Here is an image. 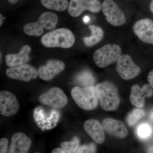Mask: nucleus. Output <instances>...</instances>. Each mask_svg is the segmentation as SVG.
<instances>
[{
	"mask_svg": "<svg viewBox=\"0 0 153 153\" xmlns=\"http://www.w3.org/2000/svg\"><path fill=\"white\" fill-rule=\"evenodd\" d=\"M8 1L10 4H13L16 3L19 1V0H8Z\"/></svg>",
	"mask_w": 153,
	"mask_h": 153,
	"instance_id": "30",
	"label": "nucleus"
},
{
	"mask_svg": "<svg viewBox=\"0 0 153 153\" xmlns=\"http://www.w3.org/2000/svg\"><path fill=\"white\" fill-rule=\"evenodd\" d=\"M150 10L153 13V0L151 3L150 5Z\"/></svg>",
	"mask_w": 153,
	"mask_h": 153,
	"instance_id": "31",
	"label": "nucleus"
},
{
	"mask_svg": "<svg viewBox=\"0 0 153 153\" xmlns=\"http://www.w3.org/2000/svg\"><path fill=\"white\" fill-rule=\"evenodd\" d=\"M76 81L79 85L84 87L93 86L95 79L90 71L85 70L80 72L76 76Z\"/></svg>",
	"mask_w": 153,
	"mask_h": 153,
	"instance_id": "21",
	"label": "nucleus"
},
{
	"mask_svg": "<svg viewBox=\"0 0 153 153\" xmlns=\"http://www.w3.org/2000/svg\"><path fill=\"white\" fill-rule=\"evenodd\" d=\"M83 127L86 132L96 143L101 144L104 142V128L98 120H88L85 121Z\"/></svg>",
	"mask_w": 153,
	"mask_h": 153,
	"instance_id": "15",
	"label": "nucleus"
},
{
	"mask_svg": "<svg viewBox=\"0 0 153 153\" xmlns=\"http://www.w3.org/2000/svg\"><path fill=\"white\" fill-rule=\"evenodd\" d=\"M19 105L16 96L8 91L0 92V113L6 117H11L16 114Z\"/></svg>",
	"mask_w": 153,
	"mask_h": 153,
	"instance_id": "11",
	"label": "nucleus"
},
{
	"mask_svg": "<svg viewBox=\"0 0 153 153\" xmlns=\"http://www.w3.org/2000/svg\"><path fill=\"white\" fill-rule=\"evenodd\" d=\"M152 128L147 123H143L140 125L138 127V136L142 139L146 140L150 137L152 133Z\"/></svg>",
	"mask_w": 153,
	"mask_h": 153,
	"instance_id": "24",
	"label": "nucleus"
},
{
	"mask_svg": "<svg viewBox=\"0 0 153 153\" xmlns=\"http://www.w3.org/2000/svg\"><path fill=\"white\" fill-rule=\"evenodd\" d=\"M52 153H66L62 148H55L52 150Z\"/></svg>",
	"mask_w": 153,
	"mask_h": 153,
	"instance_id": "29",
	"label": "nucleus"
},
{
	"mask_svg": "<svg viewBox=\"0 0 153 153\" xmlns=\"http://www.w3.org/2000/svg\"><path fill=\"white\" fill-rule=\"evenodd\" d=\"M31 48L25 45L17 54H10L5 57L6 63L9 67H16L26 64L30 60Z\"/></svg>",
	"mask_w": 153,
	"mask_h": 153,
	"instance_id": "16",
	"label": "nucleus"
},
{
	"mask_svg": "<svg viewBox=\"0 0 153 153\" xmlns=\"http://www.w3.org/2000/svg\"><path fill=\"white\" fill-rule=\"evenodd\" d=\"M116 69L122 79L128 80L139 75L141 68L133 61L130 55H121L117 61Z\"/></svg>",
	"mask_w": 153,
	"mask_h": 153,
	"instance_id": "7",
	"label": "nucleus"
},
{
	"mask_svg": "<svg viewBox=\"0 0 153 153\" xmlns=\"http://www.w3.org/2000/svg\"><path fill=\"white\" fill-rule=\"evenodd\" d=\"M1 25H2L3 22V19H4V18H3L2 15L1 14Z\"/></svg>",
	"mask_w": 153,
	"mask_h": 153,
	"instance_id": "35",
	"label": "nucleus"
},
{
	"mask_svg": "<svg viewBox=\"0 0 153 153\" xmlns=\"http://www.w3.org/2000/svg\"><path fill=\"white\" fill-rule=\"evenodd\" d=\"M102 8L99 0H71L68 7V12L70 16L77 17L85 10L97 13Z\"/></svg>",
	"mask_w": 153,
	"mask_h": 153,
	"instance_id": "9",
	"label": "nucleus"
},
{
	"mask_svg": "<svg viewBox=\"0 0 153 153\" xmlns=\"http://www.w3.org/2000/svg\"><path fill=\"white\" fill-rule=\"evenodd\" d=\"M89 19L88 16H85V18H84V22H88L89 21Z\"/></svg>",
	"mask_w": 153,
	"mask_h": 153,
	"instance_id": "34",
	"label": "nucleus"
},
{
	"mask_svg": "<svg viewBox=\"0 0 153 153\" xmlns=\"http://www.w3.org/2000/svg\"><path fill=\"white\" fill-rule=\"evenodd\" d=\"M141 89L145 97H150L153 95V91L150 85L146 84L143 86Z\"/></svg>",
	"mask_w": 153,
	"mask_h": 153,
	"instance_id": "27",
	"label": "nucleus"
},
{
	"mask_svg": "<svg viewBox=\"0 0 153 153\" xmlns=\"http://www.w3.org/2000/svg\"><path fill=\"white\" fill-rule=\"evenodd\" d=\"M133 31L140 40L144 43L153 44V22L150 19H141L136 22Z\"/></svg>",
	"mask_w": 153,
	"mask_h": 153,
	"instance_id": "12",
	"label": "nucleus"
},
{
	"mask_svg": "<svg viewBox=\"0 0 153 153\" xmlns=\"http://www.w3.org/2000/svg\"><path fill=\"white\" fill-rule=\"evenodd\" d=\"M58 18L52 12H45L40 16L37 22L30 23L25 25L24 31L30 36H40L44 33V29L52 30L57 26Z\"/></svg>",
	"mask_w": 153,
	"mask_h": 153,
	"instance_id": "4",
	"label": "nucleus"
},
{
	"mask_svg": "<svg viewBox=\"0 0 153 153\" xmlns=\"http://www.w3.org/2000/svg\"><path fill=\"white\" fill-rule=\"evenodd\" d=\"M32 145V141L25 134L21 132L14 133L11 138L8 153H27Z\"/></svg>",
	"mask_w": 153,
	"mask_h": 153,
	"instance_id": "14",
	"label": "nucleus"
},
{
	"mask_svg": "<svg viewBox=\"0 0 153 153\" xmlns=\"http://www.w3.org/2000/svg\"><path fill=\"white\" fill-rule=\"evenodd\" d=\"M65 65L60 60H48L45 66H41L38 69V75L43 80H51L64 70Z\"/></svg>",
	"mask_w": 153,
	"mask_h": 153,
	"instance_id": "13",
	"label": "nucleus"
},
{
	"mask_svg": "<svg viewBox=\"0 0 153 153\" xmlns=\"http://www.w3.org/2000/svg\"><path fill=\"white\" fill-rule=\"evenodd\" d=\"M102 124L108 132L115 137L123 138L127 135V129L120 121L107 118L103 120Z\"/></svg>",
	"mask_w": 153,
	"mask_h": 153,
	"instance_id": "17",
	"label": "nucleus"
},
{
	"mask_svg": "<svg viewBox=\"0 0 153 153\" xmlns=\"http://www.w3.org/2000/svg\"><path fill=\"white\" fill-rule=\"evenodd\" d=\"M75 37L71 30L66 28L56 29L42 36L41 42L48 48L60 47L68 49L73 46Z\"/></svg>",
	"mask_w": 153,
	"mask_h": 153,
	"instance_id": "2",
	"label": "nucleus"
},
{
	"mask_svg": "<svg viewBox=\"0 0 153 153\" xmlns=\"http://www.w3.org/2000/svg\"><path fill=\"white\" fill-rule=\"evenodd\" d=\"M71 95L77 105L85 110H91L98 105L99 100L94 86L74 87L71 91Z\"/></svg>",
	"mask_w": 153,
	"mask_h": 153,
	"instance_id": "3",
	"label": "nucleus"
},
{
	"mask_svg": "<svg viewBox=\"0 0 153 153\" xmlns=\"http://www.w3.org/2000/svg\"><path fill=\"white\" fill-rule=\"evenodd\" d=\"M79 146V140L77 137H75L71 141L62 143L61 147L66 153H77Z\"/></svg>",
	"mask_w": 153,
	"mask_h": 153,
	"instance_id": "22",
	"label": "nucleus"
},
{
	"mask_svg": "<svg viewBox=\"0 0 153 153\" xmlns=\"http://www.w3.org/2000/svg\"><path fill=\"white\" fill-rule=\"evenodd\" d=\"M121 54L122 49L119 45L106 44L94 52V60L98 67L105 68L117 61Z\"/></svg>",
	"mask_w": 153,
	"mask_h": 153,
	"instance_id": "5",
	"label": "nucleus"
},
{
	"mask_svg": "<svg viewBox=\"0 0 153 153\" xmlns=\"http://www.w3.org/2000/svg\"><path fill=\"white\" fill-rule=\"evenodd\" d=\"M145 96L139 85H134L131 87L130 96L131 103L137 107H143L145 105Z\"/></svg>",
	"mask_w": 153,
	"mask_h": 153,
	"instance_id": "19",
	"label": "nucleus"
},
{
	"mask_svg": "<svg viewBox=\"0 0 153 153\" xmlns=\"http://www.w3.org/2000/svg\"><path fill=\"white\" fill-rule=\"evenodd\" d=\"M148 153H153V147L152 146L149 148L148 150Z\"/></svg>",
	"mask_w": 153,
	"mask_h": 153,
	"instance_id": "33",
	"label": "nucleus"
},
{
	"mask_svg": "<svg viewBox=\"0 0 153 153\" xmlns=\"http://www.w3.org/2000/svg\"><path fill=\"white\" fill-rule=\"evenodd\" d=\"M89 29L91 32V36L83 38V43L88 47H92L97 44L104 37V32L100 27L90 25Z\"/></svg>",
	"mask_w": 153,
	"mask_h": 153,
	"instance_id": "18",
	"label": "nucleus"
},
{
	"mask_svg": "<svg viewBox=\"0 0 153 153\" xmlns=\"http://www.w3.org/2000/svg\"><path fill=\"white\" fill-rule=\"evenodd\" d=\"M41 3L47 9L57 11L65 10L69 5L68 0H41Z\"/></svg>",
	"mask_w": 153,
	"mask_h": 153,
	"instance_id": "20",
	"label": "nucleus"
},
{
	"mask_svg": "<svg viewBox=\"0 0 153 153\" xmlns=\"http://www.w3.org/2000/svg\"><path fill=\"white\" fill-rule=\"evenodd\" d=\"M96 146L93 143L88 145H83L79 147L77 153H95L96 151Z\"/></svg>",
	"mask_w": 153,
	"mask_h": 153,
	"instance_id": "25",
	"label": "nucleus"
},
{
	"mask_svg": "<svg viewBox=\"0 0 153 153\" xmlns=\"http://www.w3.org/2000/svg\"><path fill=\"white\" fill-rule=\"evenodd\" d=\"M148 81L151 86L153 88V70L149 73L148 75Z\"/></svg>",
	"mask_w": 153,
	"mask_h": 153,
	"instance_id": "28",
	"label": "nucleus"
},
{
	"mask_svg": "<svg viewBox=\"0 0 153 153\" xmlns=\"http://www.w3.org/2000/svg\"><path fill=\"white\" fill-rule=\"evenodd\" d=\"M149 118L152 121H153V110L152 111L150 114Z\"/></svg>",
	"mask_w": 153,
	"mask_h": 153,
	"instance_id": "32",
	"label": "nucleus"
},
{
	"mask_svg": "<svg viewBox=\"0 0 153 153\" xmlns=\"http://www.w3.org/2000/svg\"><path fill=\"white\" fill-rule=\"evenodd\" d=\"M95 88L102 109L106 111H113L117 109L120 100L117 88L114 84L106 81L99 83Z\"/></svg>",
	"mask_w": 153,
	"mask_h": 153,
	"instance_id": "1",
	"label": "nucleus"
},
{
	"mask_svg": "<svg viewBox=\"0 0 153 153\" xmlns=\"http://www.w3.org/2000/svg\"><path fill=\"white\" fill-rule=\"evenodd\" d=\"M39 100L42 104L56 108L64 107L68 102L66 94L58 87L52 88L47 92L41 94Z\"/></svg>",
	"mask_w": 153,
	"mask_h": 153,
	"instance_id": "8",
	"label": "nucleus"
},
{
	"mask_svg": "<svg viewBox=\"0 0 153 153\" xmlns=\"http://www.w3.org/2000/svg\"><path fill=\"white\" fill-rule=\"evenodd\" d=\"M6 74L11 79L29 82L37 78L38 72L35 67L25 64L18 67H10L6 70Z\"/></svg>",
	"mask_w": 153,
	"mask_h": 153,
	"instance_id": "10",
	"label": "nucleus"
},
{
	"mask_svg": "<svg viewBox=\"0 0 153 153\" xmlns=\"http://www.w3.org/2000/svg\"><path fill=\"white\" fill-rule=\"evenodd\" d=\"M9 140L7 138H3L0 140V153H7L8 150Z\"/></svg>",
	"mask_w": 153,
	"mask_h": 153,
	"instance_id": "26",
	"label": "nucleus"
},
{
	"mask_svg": "<svg viewBox=\"0 0 153 153\" xmlns=\"http://www.w3.org/2000/svg\"><path fill=\"white\" fill-rule=\"evenodd\" d=\"M101 9L107 21L111 25L120 26L125 24V15L114 0H104L102 4Z\"/></svg>",
	"mask_w": 153,
	"mask_h": 153,
	"instance_id": "6",
	"label": "nucleus"
},
{
	"mask_svg": "<svg viewBox=\"0 0 153 153\" xmlns=\"http://www.w3.org/2000/svg\"><path fill=\"white\" fill-rule=\"evenodd\" d=\"M144 111L140 108H135L129 114L127 117V123L130 126L134 125L140 119L144 116Z\"/></svg>",
	"mask_w": 153,
	"mask_h": 153,
	"instance_id": "23",
	"label": "nucleus"
}]
</instances>
